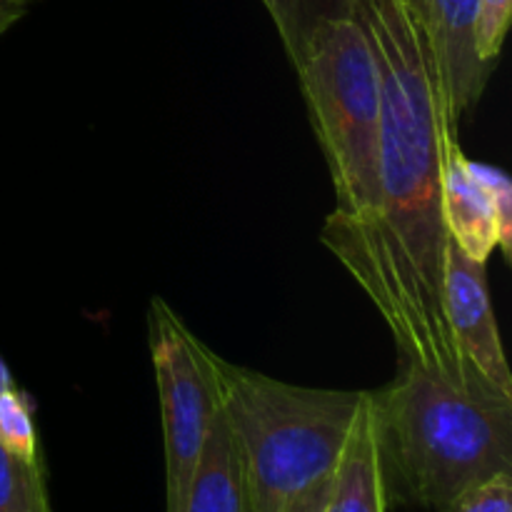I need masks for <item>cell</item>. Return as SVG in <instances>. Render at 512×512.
Wrapping results in <instances>:
<instances>
[{
	"instance_id": "17",
	"label": "cell",
	"mask_w": 512,
	"mask_h": 512,
	"mask_svg": "<svg viewBox=\"0 0 512 512\" xmlns=\"http://www.w3.org/2000/svg\"><path fill=\"white\" fill-rule=\"evenodd\" d=\"M330 485H333V475L318 480V483L308 485L305 490H300L288 505H285L283 512H325V505H328Z\"/></svg>"
},
{
	"instance_id": "8",
	"label": "cell",
	"mask_w": 512,
	"mask_h": 512,
	"mask_svg": "<svg viewBox=\"0 0 512 512\" xmlns=\"http://www.w3.org/2000/svg\"><path fill=\"white\" fill-rule=\"evenodd\" d=\"M443 223L448 238L473 260L488 263L500 243V223L490 195L468 170L458 138L450 143L443 168Z\"/></svg>"
},
{
	"instance_id": "10",
	"label": "cell",
	"mask_w": 512,
	"mask_h": 512,
	"mask_svg": "<svg viewBox=\"0 0 512 512\" xmlns=\"http://www.w3.org/2000/svg\"><path fill=\"white\" fill-rule=\"evenodd\" d=\"M388 495H385L383 473H380L378 448H375L373 420H370L368 393L355 420L350 438L345 443L343 455L333 470L328 505L325 512H385Z\"/></svg>"
},
{
	"instance_id": "12",
	"label": "cell",
	"mask_w": 512,
	"mask_h": 512,
	"mask_svg": "<svg viewBox=\"0 0 512 512\" xmlns=\"http://www.w3.org/2000/svg\"><path fill=\"white\" fill-rule=\"evenodd\" d=\"M263 5L278 28L288 58H293L308 25L325 15H345L350 0H263Z\"/></svg>"
},
{
	"instance_id": "15",
	"label": "cell",
	"mask_w": 512,
	"mask_h": 512,
	"mask_svg": "<svg viewBox=\"0 0 512 512\" xmlns=\"http://www.w3.org/2000/svg\"><path fill=\"white\" fill-rule=\"evenodd\" d=\"M468 170L473 175L475 183L490 195L495 205V213H498L500 223V243L498 248L503 250L505 258L510 260L512 253V183L505 175V170L495 168V165L475 163V160H468Z\"/></svg>"
},
{
	"instance_id": "2",
	"label": "cell",
	"mask_w": 512,
	"mask_h": 512,
	"mask_svg": "<svg viewBox=\"0 0 512 512\" xmlns=\"http://www.w3.org/2000/svg\"><path fill=\"white\" fill-rule=\"evenodd\" d=\"M390 503L443 510L470 485L512 473V395L478 373L403 365L368 393Z\"/></svg>"
},
{
	"instance_id": "13",
	"label": "cell",
	"mask_w": 512,
	"mask_h": 512,
	"mask_svg": "<svg viewBox=\"0 0 512 512\" xmlns=\"http://www.w3.org/2000/svg\"><path fill=\"white\" fill-rule=\"evenodd\" d=\"M0 443L25 463L38 465V435L25 393L8 388L0 393Z\"/></svg>"
},
{
	"instance_id": "14",
	"label": "cell",
	"mask_w": 512,
	"mask_h": 512,
	"mask_svg": "<svg viewBox=\"0 0 512 512\" xmlns=\"http://www.w3.org/2000/svg\"><path fill=\"white\" fill-rule=\"evenodd\" d=\"M512 0H478L475 18V53L485 65L493 68L503 50L505 35L510 28Z\"/></svg>"
},
{
	"instance_id": "1",
	"label": "cell",
	"mask_w": 512,
	"mask_h": 512,
	"mask_svg": "<svg viewBox=\"0 0 512 512\" xmlns=\"http://www.w3.org/2000/svg\"><path fill=\"white\" fill-rule=\"evenodd\" d=\"M348 13L363 23L380 70L378 205L360 225L325 220L320 240L373 300L403 365L475 373L443 310V168L458 125L428 35L400 0H350Z\"/></svg>"
},
{
	"instance_id": "19",
	"label": "cell",
	"mask_w": 512,
	"mask_h": 512,
	"mask_svg": "<svg viewBox=\"0 0 512 512\" xmlns=\"http://www.w3.org/2000/svg\"><path fill=\"white\" fill-rule=\"evenodd\" d=\"M400 3H403L405 8H408L410 13H413L415 18H418L420 23H423V28H425V15H428V0H400Z\"/></svg>"
},
{
	"instance_id": "5",
	"label": "cell",
	"mask_w": 512,
	"mask_h": 512,
	"mask_svg": "<svg viewBox=\"0 0 512 512\" xmlns=\"http://www.w3.org/2000/svg\"><path fill=\"white\" fill-rule=\"evenodd\" d=\"M150 358L163 415L168 512H185L205 438L223 408L218 355L205 348L168 303H150Z\"/></svg>"
},
{
	"instance_id": "7",
	"label": "cell",
	"mask_w": 512,
	"mask_h": 512,
	"mask_svg": "<svg viewBox=\"0 0 512 512\" xmlns=\"http://www.w3.org/2000/svg\"><path fill=\"white\" fill-rule=\"evenodd\" d=\"M478 0H428L425 35L433 50L440 88L455 125L483 95L493 68L475 53Z\"/></svg>"
},
{
	"instance_id": "11",
	"label": "cell",
	"mask_w": 512,
	"mask_h": 512,
	"mask_svg": "<svg viewBox=\"0 0 512 512\" xmlns=\"http://www.w3.org/2000/svg\"><path fill=\"white\" fill-rule=\"evenodd\" d=\"M0 512H48L38 465L25 463L0 443Z\"/></svg>"
},
{
	"instance_id": "9",
	"label": "cell",
	"mask_w": 512,
	"mask_h": 512,
	"mask_svg": "<svg viewBox=\"0 0 512 512\" xmlns=\"http://www.w3.org/2000/svg\"><path fill=\"white\" fill-rule=\"evenodd\" d=\"M185 512H255L238 443L223 408L205 438Z\"/></svg>"
},
{
	"instance_id": "3",
	"label": "cell",
	"mask_w": 512,
	"mask_h": 512,
	"mask_svg": "<svg viewBox=\"0 0 512 512\" xmlns=\"http://www.w3.org/2000/svg\"><path fill=\"white\" fill-rule=\"evenodd\" d=\"M218 373L255 512H283L300 490L333 475L365 393L300 388L223 358Z\"/></svg>"
},
{
	"instance_id": "18",
	"label": "cell",
	"mask_w": 512,
	"mask_h": 512,
	"mask_svg": "<svg viewBox=\"0 0 512 512\" xmlns=\"http://www.w3.org/2000/svg\"><path fill=\"white\" fill-rule=\"evenodd\" d=\"M33 0H0V35L28 13Z\"/></svg>"
},
{
	"instance_id": "16",
	"label": "cell",
	"mask_w": 512,
	"mask_h": 512,
	"mask_svg": "<svg viewBox=\"0 0 512 512\" xmlns=\"http://www.w3.org/2000/svg\"><path fill=\"white\" fill-rule=\"evenodd\" d=\"M440 512H512V473L470 485Z\"/></svg>"
},
{
	"instance_id": "4",
	"label": "cell",
	"mask_w": 512,
	"mask_h": 512,
	"mask_svg": "<svg viewBox=\"0 0 512 512\" xmlns=\"http://www.w3.org/2000/svg\"><path fill=\"white\" fill-rule=\"evenodd\" d=\"M335 188L328 223L360 225L378 205L380 70L353 13L308 25L290 58Z\"/></svg>"
},
{
	"instance_id": "20",
	"label": "cell",
	"mask_w": 512,
	"mask_h": 512,
	"mask_svg": "<svg viewBox=\"0 0 512 512\" xmlns=\"http://www.w3.org/2000/svg\"><path fill=\"white\" fill-rule=\"evenodd\" d=\"M8 388H13V375H10L8 365H5L3 358H0V393Z\"/></svg>"
},
{
	"instance_id": "6",
	"label": "cell",
	"mask_w": 512,
	"mask_h": 512,
	"mask_svg": "<svg viewBox=\"0 0 512 512\" xmlns=\"http://www.w3.org/2000/svg\"><path fill=\"white\" fill-rule=\"evenodd\" d=\"M443 310L465 363L495 388L512 395V373L490 303L485 263L465 255L453 240H448L445 250Z\"/></svg>"
}]
</instances>
